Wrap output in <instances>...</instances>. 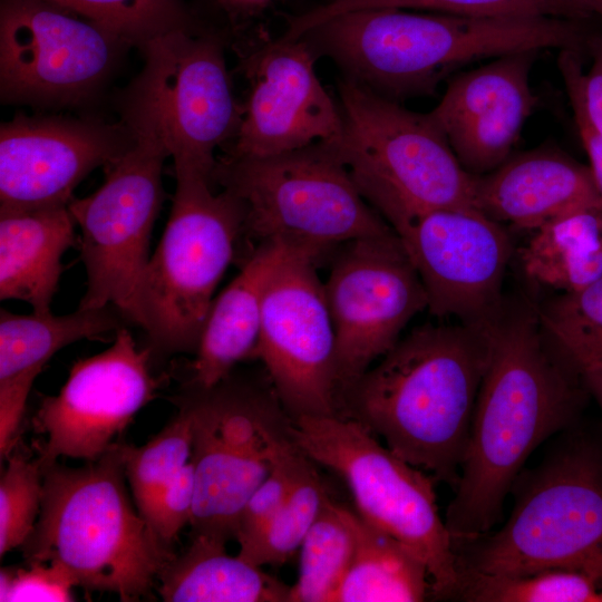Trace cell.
Returning a JSON list of instances; mask_svg holds the SVG:
<instances>
[{"label": "cell", "mask_w": 602, "mask_h": 602, "mask_svg": "<svg viewBox=\"0 0 602 602\" xmlns=\"http://www.w3.org/2000/svg\"><path fill=\"white\" fill-rule=\"evenodd\" d=\"M482 327L487 366L444 518L455 547L488 534L525 462L547 438L574 424L588 392L581 375L548 346L536 305L505 299Z\"/></svg>", "instance_id": "obj_1"}, {"label": "cell", "mask_w": 602, "mask_h": 602, "mask_svg": "<svg viewBox=\"0 0 602 602\" xmlns=\"http://www.w3.org/2000/svg\"><path fill=\"white\" fill-rule=\"evenodd\" d=\"M487 359L483 327L423 324L342 395L338 416L455 488Z\"/></svg>", "instance_id": "obj_2"}, {"label": "cell", "mask_w": 602, "mask_h": 602, "mask_svg": "<svg viewBox=\"0 0 602 602\" xmlns=\"http://www.w3.org/2000/svg\"><path fill=\"white\" fill-rule=\"evenodd\" d=\"M579 20L469 17L372 8L331 17L304 32L317 56L394 100L430 95L457 68L483 58L588 45Z\"/></svg>", "instance_id": "obj_3"}, {"label": "cell", "mask_w": 602, "mask_h": 602, "mask_svg": "<svg viewBox=\"0 0 602 602\" xmlns=\"http://www.w3.org/2000/svg\"><path fill=\"white\" fill-rule=\"evenodd\" d=\"M120 444L71 468L43 467L39 518L22 544L28 563L61 567L85 590L122 601L146 595L173 557L127 494Z\"/></svg>", "instance_id": "obj_4"}, {"label": "cell", "mask_w": 602, "mask_h": 602, "mask_svg": "<svg viewBox=\"0 0 602 602\" xmlns=\"http://www.w3.org/2000/svg\"><path fill=\"white\" fill-rule=\"evenodd\" d=\"M343 138L336 146L365 200L397 235L439 208H476L475 175L466 172L430 113L343 77L339 81Z\"/></svg>", "instance_id": "obj_5"}, {"label": "cell", "mask_w": 602, "mask_h": 602, "mask_svg": "<svg viewBox=\"0 0 602 602\" xmlns=\"http://www.w3.org/2000/svg\"><path fill=\"white\" fill-rule=\"evenodd\" d=\"M494 534L468 542L460 572L521 575L548 569L584 573L602 585V448L585 439L557 446L526 475Z\"/></svg>", "instance_id": "obj_6"}, {"label": "cell", "mask_w": 602, "mask_h": 602, "mask_svg": "<svg viewBox=\"0 0 602 602\" xmlns=\"http://www.w3.org/2000/svg\"><path fill=\"white\" fill-rule=\"evenodd\" d=\"M213 182L241 202L244 233L258 244L283 243L317 264L350 241L396 233L361 195L336 145L229 155L217 159Z\"/></svg>", "instance_id": "obj_7"}, {"label": "cell", "mask_w": 602, "mask_h": 602, "mask_svg": "<svg viewBox=\"0 0 602 602\" xmlns=\"http://www.w3.org/2000/svg\"><path fill=\"white\" fill-rule=\"evenodd\" d=\"M176 190L161 241L135 295L132 322L145 330L151 350L196 352L219 282L244 233L241 202L213 181L174 167Z\"/></svg>", "instance_id": "obj_8"}, {"label": "cell", "mask_w": 602, "mask_h": 602, "mask_svg": "<svg viewBox=\"0 0 602 602\" xmlns=\"http://www.w3.org/2000/svg\"><path fill=\"white\" fill-rule=\"evenodd\" d=\"M298 447L347 484L356 512L388 533L426 565L433 598H457L462 574L454 541L439 514L436 479L387 446L357 420L302 416L290 419Z\"/></svg>", "instance_id": "obj_9"}, {"label": "cell", "mask_w": 602, "mask_h": 602, "mask_svg": "<svg viewBox=\"0 0 602 602\" xmlns=\"http://www.w3.org/2000/svg\"><path fill=\"white\" fill-rule=\"evenodd\" d=\"M139 48L144 67L126 94L123 122L158 142L174 167L213 181L215 151L235 138L243 113L220 41L178 29Z\"/></svg>", "instance_id": "obj_10"}, {"label": "cell", "mask_w": 602, "mask_h": 602, "mask_svg": "<svg viewBox=\"0 0 602 602\" xmlns=\"http://www.w3.org/2000/svg\"><path fill=\"white\" fill-rule=\"evenodd\" d=\"M178 405L190 412L193 428V536L226 544L235 538L245 503L269 476L272 436L290 417L270 379L264 383L233 372L207 389L187 385Z\"/></svg>", "instance_id": "obj_11"}, {"label": "cell", "mask_w": 602, "mask_h": 602, "mask_svg": "<svg viewBox=\"0 0 602 602\" xmlns=\"http://www.w3.org/2000/svg\"><path fill=\"white\" fill-rule=\"evenodd\" d=\"M134 136L133 146L105 167L101 186L68 204L80 230L79 250L87 275L78 308L113 305L129 321L151 256V234L163 201V163L168 156L158 142Z\"/></svg>", "instance_id": "obj_12"}, {"label": "cell", "mask_w": 602, "mask_h": 602, "mask_svg": "<svg viewBox=\"0 0 602 602\" xmlns=\"http://www.w3.org/2000/svg\"><path fill=\"white\" fill-rule=\"evenodd\" d=\"M323 287L336 336L339 412L342 395L398 342L428 302L396 233L340 246Z\"/></svg>", "instance_id": "obj_13"}, {"label": "cell", "mask_w": 602, "mask_h": 602, "mask_svg": "<svg viewBox=\"0 0 602 602\" xmlns=\"http://www.w3.org/2000/svg\"><path fill=\"white\" fill-rule=\"evenodd\" d=\"M126 42L46 0H2L0 94L6 103L68 104L91 94Z\"/></svg>", "instance_id": "obj_14"}, {"label": "cell", "mask_w": 602, "mask_h": 602, "mask_svg": "<svg viewBox=\"0 0 602 602\" xmlns=\"http://www.w3.org/2000/svg\"><path fill=\"white\" fill-rule=\"evenodd\" d=\"M317 263L292 251L270 278L254 353L290 419L338 416L336 336Z\"/></svg>", "instance_id": "obj_15"}, {"label": "cell", "mask_w": 602, "mask_h": 602, "mask_svg": "<svg viewBox=\"0 0 602 602\" xmlns=\"http://www.w3.org/2000/svg\"><path fill=\"white\" fill-rule=\"evenodd\" d=\"M398 236L433 315L482 327L501 309L513 253L503 224L477 208H439L416 217Z\"/></svg>", "instance_id": "obj_16"}, {"label": "cell", "mask_w": 602, "mask_h": 602, "mask_svg": "<svg viewBox=\"0 0 602 602\" xmlns=\"http://www.w3.org/2000/svg\"><path fill=\"white\" fill-rule=\"evenodd\" d=\"M151 353L123 327L108 349L74 363L59 392L45 397L35 416L37 430L46 436L42 467L60 456L96 460L113 446L134 415L156 397Z\"/></svg>", "instance_id": "obj_17"}, {"label": "cell", "mask_w": 602, "mask_h": 602, "mask_svg": "<svg viewBox=\"0 0 602 602\" xmlns=\"http://www.w3.org/2000/svg\"><path fill=\"white\" fill-rule=\"evenodd\" d=\"M302 37L259 47L245 62L250 93L230 156L266 157L343 138L340 107L321 84Z\"/></svg>", "instance_id": "obj_18"}, {"label": "cell", "mask_w": 602, "mask_h": 602, "mask_svg": "<svg viewBox=\"0 0 602 602\" xmlns=\"http://www.w3.org/2000/svg\"><path fill=\"white\" fill-rule=\"evenodd\" d=\"M134 143L123 120L17 115L0 127V211L68 205L91 171Z\"/></svg>", "instance_id": "obj_19"}, {"label": "cell", "mask_w": 602, "mask_h": 602, "mask_svg": "<svg viewBox=\"0 0 602 602\" xmlns=\"http://www.w3.org/2000/svg\"><path fill=\"white\" fill-rule=\"evenodd\" d=\"M536 52L506 54L459 74L429 111L469 174H487L512 155L536 105L530 85Z\"/></svg>", "instance_id": "obj_20"}, {"label": "cell", "mask_w": 602, "mask_h": 602, "mask_svg": "<svg viewBox=\"0 0 602 602\" xmlns=\"http://www.w3.org/2000/svg\"><path fill=\"white\" fill-rule=\"evenodd\" d=\"M475 206L501 224L534 231L574 211L602 208V200L589 165L540 147L475 176Z\"/></svg>", "instance_id": "obj_21"}, {"label": "cell", "mask_w": 602, "mask_h": 602, "mask_svg": "<svg viewBox=\"0 0 602 602\" xmlns=\"http://www.w3.org/2000/svg\"><path fill=\"white\" fill-rule=\"evenodd\" d=\"M292 251L280 242L259 243L241 272L214 299L188 385L211 388L226 378L237 362L254 357L268 282Z\"/></svg>", "instance_id": "obj_22"}, {"label": "cell", "mask_w": 602, "mask_h": 602, "mask_svg": "<svg viewBox=\"0 0 602 602\" xmlns=\"http://www.w3.org/2000/svg\"><path fill=\"white\" fill-rule=\"evenodd\" d=\"M68 205L0 211V299L50 312L64 253L75 245Z\"/></svg>", "instance_id": "obj_23"}, {"label": "cell", "mask_w": 602, "mask_h": 602, "mask_svg": "<svg viewBox=\"0 0 602 602\" xmlns=\"http://www.w3.org/2000/svg\"><path fill=\"white\" fill-rule=\"evenodd\" d=\"M167 602H289L290 586L203 535L173 556L158 574Z\"/></svg>", "instance_id": "obj_24"}, {"label": "cell", "mask_w": 602, "mask_h": 602, "mask_svg": "<svg viewBox=\"0 0 602 602\" xmlns=\"http://www.w3.org/2000/svg\"><path fill=\"white\" fill-rule=\"evenodd\" d=\"M339 505L352 532L355 552L331 602H420L433 598L423 561L356 511Z\"/></svg>", "instance_id": "obj_25"}, {"label": "cell", "mask_w": 602, "mask_h": 602, "mask_svg": "<svg viewBox=\"0 0 602 602\" xmlns=\"http://www.w3.org/2000/svg\"><path fill=\"white\" fill-rule=\"evenodd\" d=\"M289 424L275 430L270 445V460L287 480L283 506L266 531L237 554L258 566L281 565L300 548L328 495L315 463L294 443Z\"/></svg>", "instance_id": "obj_26"}, {"label": "cell", "mask_w": 602, "mask_h": 602, "mask_svg": "<svg viewBox=\"0 0 602 602\" xmlns=\"http://www.w3.org/2000/svg\"><path fill=\"white\" fill-rule=\"evenodd\" d=\"M113 305L77 308L75 312L16 314L0 311V381L22 375H39L60 349L82 339H97L123 328Z\"/></svg>", "instance_id": "obj_27"}, {"label": "cell", "mask_w": 602, "mask_h": 602, "mask_svg": "<svg viewBox=\"0 0 602 602\" xmlns=\"http://www.w3.org/2000/svg\"><path fill=\"white\" fill-rule=\"evenodd\" d=\"M352 532L328 495L300 545L299 575L289 602H331L353 557Z\"/></svg>", "instance_id": "obj_28"}, {"label": "cell", "mask_w": 602, "mask_h": 602, "mask_svg": "<svg viewBox=\"0 0 602 602\" xmlns=\"http://www.w3.org/2000/svg\"><path fill=\"white\" fill-rule=\"evenodd\" d=\"M372 8L425 10L469 17L494 18H588L573 0H331L309 12L292 17L284 36L298 38L318 23L348 11Z\"/></svg>", "instance_id": "obj_29"}, {"label": "cell", "mask_w": 602, "mask_h": 602, "mask_svg": "<svg viewBox=\"0 0 602 602\" xmlns=\"http://www.w3.org/2000/svg\"><path fill=\"white\" fill-rule=\"evenodd\" d=\"M548 346L580 375L602 365V278L536 307Z\"/></svg>", "instance_id": "obj_30"}, {"label": "cell", "mask_w": 602, "mask_h": 602, "mask_svg": "<svg viewBox=\"0 0 602 602\" xmlns=\"http://www.w3.org/2000/svg\"><path fill=\"white\" fill-rule=\"evenodd\" d=\"M457 598L469 602H602V585L584 573L564 569L521 575L462 572Z\"/></svg>", "instance_id": "obj_31"}, {"label": "cell", "mask_w": 602, "mask_h": 602, "mask_svg": "<svg viewBox=\"0 0 602 602\" xmlns=\"http://www.w3.org/2000/svg\"><path fill=\"white\" fill-rule=\"evenodd\" d=\"M178 408L177 415L147 444L140 447L120 444L125 476L142 515L191 460L192 419L184 406Z\"/></svg>", "instance_id": "obj_32"}, {"label": "cell", "mask_w": 602, "mask_h": 602, "mask_svg": "<svg viewBox=\"0 0 602 602\" xmlns=\"http://www.w3.org/2000/svg\"><path fill=\"white\" fill-rule=\"evenodd\" d=\"M520 251L524 274L548 288L556 273L602 239V208L574 211L536 230Z\"/></svg>", "instance_id": "obj_33"}, {"label": "cell", "mask_w": 602, "mask_h": 602, "mask_svg": "<svg viewBox=\"0 0 602 602\" xmlns=\"http://www.w3.org/2000/svg\"><path fill=\"white\" fill-rule=\"evenodd\" d=\"M77 13L129 45L143 46L159 35L191 29L182 0H46Z\"/></svg>", "instance_id": "obj_34"}, {"label": "cell", "mask_w": 602, "mask_h": 602, "mask_svg": "<svg viewBox=\"0 0 602 602\" xmlns=\"http://www.w3.org/2000/svg\"><path fill=\"white\" fill-rule=\"evenodd\" d=\"M0 479V556L22 546L40 513L43 467L38 458L8 455Z\"/></svg>", "instance_id": "obj_35"}, {"label": "cell", "mask_w": 602, "mask_h": 602, "mask_svg": "<svg viewBox=\"0 0 602 602\" xmlns=\"http://www.w3.org/2000/svg\"><path fill=\"white\" fill-rule=\"evenodd\" d=\"M28 569H2L0 601H74V580L59 566L28 563Z\"/></svg>", "instance_id": "obj_36"}, {"label": "cell", "mask_w": 602, "mask_h": 602, "mask_svg": "<svg viewBox=\"0 0 602 602\" xmlns=\"http://www.w3.org/2000/svg\"><path fill=\"white\" fill-rule=\"evenodd\" d=\"M195 501L194 466L190 460L142 515L167 546L187 523Z\"/></svg>", "instance_id": "obj_37"}, {"label": "cell", "mask_w": 602, "mask_h": 602, "mask_svg": "<svg viewBox=\"0 0 602 602\" xmlns=\"http://www.w3.org/2000/svg\"><path fill=\"white\" fill-rule=\"evenodd\" d=\"M592 65L584 72L580 56L574 50H562L559 67L566 87L579 100L581 108L602 137V35L589 40Z\"/></svg>", "instance_id": "obj_38"}, {"label": "cell", "mask_w": 602, "mask_h": 602, "mask_svg": "<svg viewBox=\"0 0 602 602\" xmlns=\"http://www.w3.org/2000/svg\"><path fill=\"white\" fill-rule=\"evenodd\" d=\"M287 494L283 472L271 463V472L245 503L237 523L235 540L240 550L254 543L280 513Z\"/></svg>", "instance_id": "obj_39"}, {"label": "cell", "mask_w": 602, "mask_h": 602, "mask_svg": "<svg viewBox=\"0 0 602 602\" xmlns=\"http://www.w3.org/2000/svg\"><path fill=\"white\" fill-rule=\"evenodd\" d=\"M38 375H22L0 381V455L11 453L16 433L23 416L28 395Z\"/></svg>", "instance_id": "obj_40"}, {"label": "cell", "mask_w": 602, "mask_h": 602, "mask_svg": "<svg viewBox=\"0 0 602 602\" xmlns=\"http://www.w3.org/2000/svg\"><path fill=\"white\" fill-rule=\"evenodd\" d=\"M581 142L590 162L596 187L602 200V137L586 119L577 98L567 91Z\"/></svg>", "instance_id": "obj_41"}, {"label": "cell", "mask_w": 602, "mask_h": 602, "mask_svg": "<svg viewBox=\"0 0 602 602\" xmlns=\"http://www.w3.org/2000/svg\"><path fill=\"white\" fill-rule=\"evenodd\" d=\"M232 18L252 17L269 6L272 0H216Z\"/></svg>", "instance_id": "obj_42"}, {"label": "cell", "mask_w": 602, "mask_h": 602, "mask_svg": "<svg viewBox=\"0 0 602 602\" xmlns=\"http://www.w3.org/2000/svg\"><path fill=\"white\" fill-rule=\"evenodd\" d=\"M586 391L594 397L602 410V365L581 372Z\"/></svg>", "instance_id": "obj_43"}, {"label": "cell", "mask_w": 602, "mask_h": 602, "mask_svg": "<svg viewBox=\"0 0 602 602\" xmlns=\"http://www.w3.org/2000/svg\"><path fill=\"white\" fill-rule=\"evenodd\" d=\"M573 2L585 16L594 13L602 17V0H573Z\"/></svg>", "instance_id": "obj_44"}]
</instances>
